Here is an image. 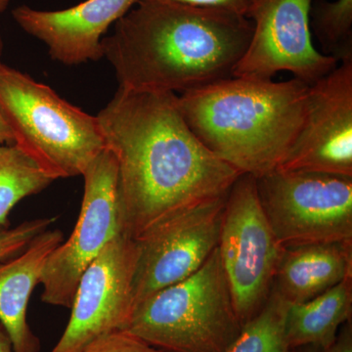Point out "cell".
Segmentation results:
<instances>
[{"label": "cell", "mask_w": 352, "mask_h": 352, "mask_svg": "<svg viewBox=\"0 0 352 352\" xmlns=\"http://www.w3.org/2000/svg\"><path fill=\"white\" fill-rule=\"evenodd\" d=\"M97 119L117 161L122 233L132 240L226 195L242 175L201 144L173 92L119 87Z\"/></svg>", "instance_id": "6da1fadb"}, {"label": "cell", "mask_w": 352, "mask_h": 352, "mask_svg": "<svg viewBox=\"0 0 352 352\" xmlns=\"http://www.w3.org/2000/svg\"><path fill=\"white\" fill-rule=\"evenodd\" d=\"M254 32L243 14L139 0L102 38L120 88L180 92L233 76Z\"/></svg>", "instance_id": "7a4b0ae2"}, {"label": "cell", "mask_w": 352, "mask_h": 352, "mask_svg": "<svg viewBox=\"0 0 352 352\" xmlns=\"http://www.w3.org/2000/svg\"><path fill=\"white\" fill-rule=\"evenodd\" d=\"M309 85L232 76L178 95L183 118L201 144L241 175L275 170L305 120Z\"/></svg>", "instance_id": "3957f363"}, {"label": "cell", "mask_w": 352, "mask_h": 352, "mask_svg": "<svg viewBox=\"0 0 352 352\" xmlns=\"http://www.w3.org/2000/svg\"><path fill=\"white\" fill-rule=\"evenodd\" d=\"M0 113L16 147L53 182L82 175L105 149L97 117L2 63Z\"/></svg>", "instance_id": "277c9868"}, {"label": "cell", "mask_w": 352, "mask_h": 352, "mask_svg": "<svg viewBox=\"0 0 352 352\" xmlns=\"http://www.w3.org/2000/svg\"><path fill=\"white\" fill-rule=\"evenodd\" d=\"M242 327L217 248L193 275L139 302L124 332L166 352H226Z\"/></svg>", "instance_id": "5b68a950"}, {"label": "cell", "mask_w": 352, "mask_h": 352, "mask_svg": "<svg viewBox=\"0 0 352 352\" xmlns=\"http://www.w3.org/2000/svg\"><path fill=\"white\" fill-rule=\"evenodd\" d=\"M256 183L282 247L352 241V177L275 168Z\"/></svg>", "instance_id": "8992f818"}, {"label": "cell", "mask_w": 352, "mask_h": 352, "mask_svg": "<svg viewBox=\"0 0 352 352\" xmlns=\"http://www.w3.org/2000/svg\"><path fill=\"white\" fill-rule=\"evenodd\" d=\"M217 248L236 314L244 325L270 298L284 251L259 203L252 175H240L227 194Z\"/></svg>", "instance_id": "52a82bcc"}, {"label": "cell", "mask_w": 352, "mask_h": 352, "mask_svg": "<svg viewBox=\"0 0 352 352\" xmlns=\"http://www.w3.org/2000/svg\"><path fill=\"white\" fill-rule=\"evenodd\" d=\"M82 176L85 194L75 229L51 252L39 282L43 286L41 300L55 307H72L85 271L111 241L124 234L115 156L105 148Z\"/></svg>", "instance_id": "ba28073f"}, {"label": "cell", "mask_w": 352, "mask_h": 352, "mask_svg": "<svg viewBox=\"0 0 352 352\" xmlns=\"http://www.w3.org/2000/svg\"><path fill=\"white\" fill-rule=\"evenodd\" d=\"M314 0H258L247 17L254 32L233 76L272 80L282 71L308 85H314L339 64L319 52L312 43L310 9Z\"/></svg>", "instance_id": "9c48e42d"}, {"label": "cell", "mask_w": 352, "mask_h": 352, "mask_svg": "<svg viewBox=\"0 0 352 352\" xmlns=\"http://www.w3.org/2000/svg\"><path fill=\"white\" fill-rule=\"evenodd\" d=\"M227 194L180 212L134 240L133 309L148 296L186 279L205 264L219 245Z\"/></svg>", "instance_id": "30bf717a"}, {"label": "cell", "mask_w": 352, "mask_h": 352, "mask_svg": "<svg viewBox=\"0 0 352 352\" xmlns=\"http://www.w3.org/2000/svg\"><path fill=\"white\" fill-rule=\"evenodd\" d=\"M134 240L111 241L80 278L63 335L51 352H82L95 340L126 330L133 311Z\"/></svg>", "instance_id": "8fae6325"}, {"label": "cell", "mask_w": 352, "mask_h": 352, "mask_svg": "<svg viewBox=\"0 0 352 352\" xmlns=\"http://www.w3.org/2000/svg\"><path fill=\"white\" fill-rule=\"evenodd\" d=\"M309 85L302 129L276 168L352 177V58Z\"/></svg>", "instance_id": "7c38bea8"}, {"label": "cell", "mask_w": 352, "mask_h": 352, "mask_svg": "<svg viewBox=\"0 0 352 352\" xmlns=\"http://www.w3.org/2000/svg\"><path fill=\"white\" fill-rule=\"evenodd\" d=\"M138 1L85 0L57 11L23 6L14 9L12 16L23 31L47 46L53 60L73 66L100 60L104 34Z\"/></svg>", "instance_id": "4fadbf2b"}, {"label": "cell", "mask_w": 352, "mask_h": 352, "mask_svg": "<svg viewBox=\"0 0 352 352\" xmlns=\"http://www.w3.org/2000/svg\"><path fill=\"white\" fill-rule=\"evenodd\" d=\"M62 242L61 230L47 229L18 256L0 261V323L10 338L14 352H38L41 349L38 338L28 324V305L48 256Z\"/></svg>", "instance_id": "5bb4252c"}, {"label": "cell", "mask_w": 352, "mask_h": 352, "mask_svg": "<svg viewBox=\"0 0 352 352\" xmlns=\"http://www.w3.org/2000/svg\"><path fill=\"white\" fill-rule=\"evenodd\" d=\"M352 277V241L284 248L272 291L289 305L316 298Z\"/></svg>", "instance_id": "9a60e30c"}, {"label": "cell", "mask_w": 352, "mask_h": 352, "mask_svg": "<svg viewBox=\"0 0 352 352\" xmlns=\"http://www.w3.org/2000/svg\"><path fill=\"white\" fill-rule=\"evenodd\" d=\"M352 277L307 302L289 305L285 333L293 349L333 344L340 327L351 320Z\"/></svg>", "instance_id": "2e32d148"}, {"label": "cell", "mask_w": 352, "mask_h": 352, "mask_svg": "<svg viewBox=\"0 0 352 352\" xmlns=\"http://www.w3.org/2000/svg\"><path fill=\"white\" fill-rule=\"evenodd\" d=\"M53 182L15 145L0 144V228L19 201L41 193Z\"/></svg>", "instance_id": "e0dca14e"}, {"label": "cell", "mask_w": 352, "mask_h": 352, "mask_svg": "<svg viewBox=\"0 0 352 352\" xmlns=\"http://www.w3.org/2000/svg\"><path fill=\"white\" fill-rule=\"evenodd\" d=\"M289 303L274 291L254 318L244 324L226 352H298L289 346L285 321Z\"/></svg>", "instance_id": "ac0fdd59"}, {"label": "cell", "mask_w": 352, "mask_h": 352, "mask_svg": "<svg viewBox=\"0 0 352 352\" xmlns=\"http://www.w3.org/2000/svg\"><path fill=\"white\" fill-rule=\"evenodd\" d=\"M55 219L46 217L27 220L15 227L0 228V261L21 254L38 234L50 229Z\"/></svg>", "instance_id": "d6986e66"}, {"label": "cell", "mask_w": 352, "mask_h": 352, "mask_svg": "<svg viewBox=\"0 0 352 352\" xmlns=\"http://www.w3.org/2000/svg\"><path fill=\"white\" fill-rule=\"evenodd\" d=\"M82 352H166L146 344L131 333L120 331L95 340Z\"/></svg>", "instance_id": "ffe728a7"}, {"label": "cell", "mask_w": 352, "mask_h": 352, "mask_svg": "<svg viewBox=\"0 0 352 352\" xmlns=\"http://www.w3.org/2000/svg\"><path fill=\"white\" fill-rule=\"evenodd\" d=\"M182 6L199 7V8H219L243 14L247 17L251 6L245 0H160Z\"/></svg>", "instance_id": "44dd1931"}, {"label": "cell", "mask_w": 352, "mask_h": 352, "mask_svg": "<svg viewBox=\"0 0 352 352\" xmlns=\"http://www.w3.org/2000/svg\"><path fill=\"white\" fill-rule=\"evenodd\" d=\"M322 352H352V322L349 320L340 327L333 344Z\"/></svg>", "instance_id": "7402d4cb"}, {"label": "cell", "mask_w": 352, "mask_h": 352, "mask_svg": "<svg viewBox=\"0 0 352 352\" xmlns=\"http://www.w3.org/2000/svg\"><path fill=\"white\" fill-rule=\"evenodd\" d=\"M3 47V39H2L1 34H0V58L2 56ZM0 64H1V61H0ZM8 142H13L12 134H11L10 129L7 126L1 113H0V144H6Z\"/></svg>", "instance_id": "603a6c76"}, {"label": "cell", "mask_w": 352, "mask_h": 352, "mask_svg": "<svg viewBox=\"0 0 352 352\" xmlns=\"http://www.w3.org/2000/svg\"><path fill=\"white\" fill-rule=\"evenodd\" d=\"M0 352H14L12 342L1 323H0Z\"/></svg>", "instance_id": "cb8c5ba5"}, {"label": "cell", "mask_w": 352, "mask_h": 352, "mask_svg": "<svg viewBox=\"0 0 352 352\" xmlns=\"http://www.w3.org/2000/svg\"><path fill=\"white\" fill-rule=\"evenodd\" d=\"M322 349L320 347L314 346H307L300 347V349H298V352H322Z\"/></svg>", "instance_id": "d4e9b609"}, {"label": "cell", "mask_w": 352, "mask_h": 352, "mask_svg": "<svg viewBox=\"0 0 352 352\" xmlns=\"http://www.w3.org/2000/svg\"><path fill=\"white\" fill-rule=\"evenodd\" d=\"M11 0H0V15L6 10Z\"/></svg>", "instance_id": "484cf974"}, {"label": "cell", "mask_w": 352, "mask_h": 352, "mask_svg": "<svg viewBox=\"0 0 352 352\" xmlns=\"http://www.w3.org/2000/svg\"><path fill=\"white\" fill-rule=\"evenodd\" d=\"M245 1L247 2V3H249L252 7L256 1H258V0H245Z\"/></svg>", "instance_id": "4316f807"}]
</instances>
